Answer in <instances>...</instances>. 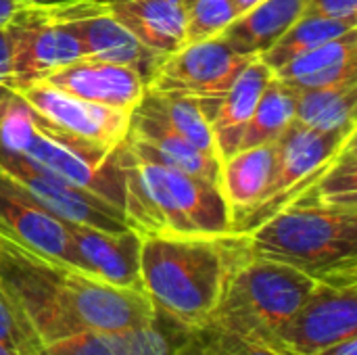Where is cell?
Returning <instances> with one entry per match:
<instances>
[{"instance_id":"484cf974","label":"cell","mask_w":357,"mask_h":355,"mask_svg":"<svg viewBox=\"0 0 357 355\" xmlns=\"http://www.w3.org/2000/svg\"><path fill=\"white\" fill-rule=\"evenodd\" d=\"M295 103L297 92L274 75L247 123L238 149L276 142L295 123Z\"/></svg>"},{"instance_id":"5bb4252c","label":"cell","mask_w":357,"mask_h":355,"mask_svg":"<svg viewBox=\"0 0 357 355\" xmlns=\"http://www.w3.org/2000/svg\"><path fill=\"white\" fill-rule=\"evenodd\" d=\"M192 333L157 312L149 324L75 335L42 345L33 355H180Z\"/></svg>"},{"instance_id":"4dcf8cb0","label":"cell","mask_w":357,"mask_h":355,"mask_svg":"<svg viewBox=\"0 0 357 355\" xmlns=\"http://www.w3.org/2000/svg\"><path fill=\"white\" fill-rule=\"evenodd\" d=\"M0 345L23 355H33L40 347L36 335L31 333L23 314L4 293L2 285H0Z\"/></svg>"},{"instance_id":"8d00e7d4","label":"cell","mask_w":357,"mask_h":355,"mask_svg":"<svg viewBox=\"0 0 357 355\" xmlns=\"http://www.w3.org/2000/svg\"><path fill=\"white\" fill-rule=\"evenodd\" d=\"M0 355H23V354H19V352H13V349H8V347L0 345Z\"/></svg>"},{"instance_id":"44dd1931","label":"cell","mask_w":357,"mask_h":355,"mask_svg":"<svg viewBox=\"0 0 357 355\" xmlns=\"http://www.w3.org/2000/svg\"><path fill=\"white\" fill-rule=\"evenodd\" d=\"M276 167V142L238 149L220 165V190L232 211L234 232L264 203Z\"/></svg>"},{"instance_id":"d6986e66","label":"cell","mask_w":357,"mask_h":355,"mask_svg":"<svg viewBox=\"0 0 357 355\" xmlns=\"http://www.w3.org/2000/svg\"><path fill=\"white\" fill-rule=\"evenodd\" d=\"M109 13L146 48L172 54L186 44V0H86Z\"/></svg>"},{"instance_id":"4316f807","label":"cell","mask_w":357,"mask_h":355,"mask_svg":"<svg viewBox=\"0 0 357 355\" xmlns=\"http://www.w3.org/2000/svg\"><path fill=\"white\" fill-rule=\"evenodd\" d=\"M357 29V23H345L337 19H326L320 15H303L299 21H295L284 36L274 42L264 54L261 61L274 71L280 65L293 61L299 54H305L318 46H322L328 40H335L347 31Z\"/></svg>"},{"instance_id":"1f68e13d","label":"cell","mask_w":357,"mask_h":355,"mask_svg":"<svg viewBox=\"0 0 357 355\" xmlns=\"http://www.w3.org/2000/svg\"><path fill=\"white\" fill-rule=\"evenodd\" d=\"M305 15H320L345 23H357V0H310Z\"/></svg>"},{"instance_id":"7a4b0ae2","label":"cell","mask_w":357,"mask_h":355,"mask_svg":"<svg viewBox=\"0 0 357 355\" xmlns=\"http://www.w3.org/2000/svg\"><path fill=\"white\" fill-rule=\"evenodd\" d=\"M140 234V287L153 310L190 331L203 328L230 272L249 253L245 234Z\"/></svg>"},{"instance_id":"d590c367","label":"cell","mask_w":357,"mask_h":355,"mask_svg":"<svg viewBox=\"0 0 357 355\" xmlns=\"http://www.w3.org/2000/svg\"><path fill=\"white\" fill-rule=\"evenodd\" d=\"M259 2H264V0H234L236 10H238V17H241V15H245L247 10H251L253 6H257Z\"/></svg>"},{"instance_id":"83f0119b","label":"cell","mask_w":357,"mask_h":355,"mask_svg":"<svg viewBox=\"0 0 357 355\" xmlns=\"http://www.w3.org/2000/svg\"><path fill=\"white\" fill-rule=\"evenodd\" d=\"M299 195L312 197L320 203L357 209V142L351 138L322 174Z\"/></svg>"},{"instance_id":"836d02e7","label":"cell","mask_w":357,"mask_h":355,"mask_svg":"<svg viewBox=\"0 0 357 355\" xmlns=\"http://www.w3.org/2000/svg\"><path fill=\"white\" fill-rule=\"evenodd\" d=\"M316 355H357V335L345 337L341 341H335L328 347L320 349Z\"/></svg>"},{"instance_id":"7c38bea8","label":"cell","mask_w":357,"mask_h":355,"mask_svg":"<svg viewBox=\"0 0 357 355\" xmlns=\"http://www.w3.org/2000/svg\"><path fill=\"white\" fill-rule=\"evenodd\" d=\"M38 13L46 19L65 23L82 42L86 56L126 65L136 73H140L146 80V84L151 82L157 67L165 59L163 54H157L151 48H146L117 19L92 6L90 2H82L59 10H38Z\"/></svg>"},{"instance_id":"5b68a950","label":"cell","mask_w":357,"mask_h":355,"mask_svg":"<svg viewBox=\"0 0 357 355\" xmlns=\"http://www.w3.org/2000/svg\"><path fill=\"white\" fill-rule=\"evenodd\" d=\"M316 280L291 266L247 253L230 272L218 308L203 328L264 345L301 310Z\"/></svg>"},{"instance_id":"9a60e30c","label":"cell","mask_w":357,"mask_h":355,"mask_svg":"<svg viewBox=\"0 0 357 355\" xmlns=\"http://www.w3.org/2000/svg\"><path fill=\"white\" fill-rule=\"evenodd\" d=\"M0 234L33 253L82 270L65 222L46 211L4 174H0Z\"/></svg>"},{"instance_id":"ac0fdd59","label":"cell","mask_w":357,"mask_h":355,"mask_svg":"<svg viewBox=\"0 0 357 355\" xmlns=\"http://www.w3.org/2000/svg\"><path fill=\"white\" fill-rule=\"evenodd\" d=\"M126 142L136 155L144 159L165 163L174 169H180L184 174L203 178L220 186L222 161L192 146L186 138H182L174 128H169L159 115H155L142 103H138V107L132 111Z\"/></svg>"},{"instance_id":"603a6c76","label":"cell","mask_w":357,"mask_h":355,"mask_svg":"<svg viewBox=\"0 0 357 355\" xmlns=\"http://www.w3.org/2000/svg\"><path fill=\"white\" fill-rule=\"evenodd\" d=\"M310 0H264L241 15L222 36L245 56H261L307 10Z\"/></svg>"},{"instance_id":"ba28073f","label":"cell","mask_w":357,"mask_h":355,"mask_svg":"<svg viewBox=\"0 0 357 355\" xmlns=\"http://www.w3.org/2000/svg\"><path fill=\"white\" fill-rule=\"evenodd\" d=\"M0 174L23 188L36 203L63 222L84 224L100 230L119 232L130 228L121 209L109 201L73 186L33 159L0 144Z\"/></svg>"},{"instance_id":"ffe728a7","label":"cell","mask_w":357,"mask_h":355,"mask_svg":"<svg viewBox=\"0 0 357 355\" xmlns=\"http://www.w3.org/2000/svg\"><path fill=\"white\" fill-rule=\"evenodd\" d=\"M272 77L274 71L261 61V56H253L234 77L224 96L213 105H207L220 161L238 151L247 123Z\"/></svg>"},{"instance_id":"8992f818","label":"cell","mask_w":357,"mask_h":355,"mask_svg":"<svg viewBox=\"0 0 357 355\" xmlns=\"http://www.w3.org/2000/svg\"><path fill=\"white\" fill-rule=\"evenodd\" d=\"M0 144L33 159L73 186L92 192L123 211V174L115 151H102L59 132L15 94L0 113Z\"/></svg>"},{"instance_id":"4fadbf2b","label":"cell","mask_w":357,"mask_h":355,"mask_svg":"<svg viewBox=\"0 0 357 355\" xmlns=\"http://www.w3.org/2000/svg\"><path fill=\"white\" fill-rule=\"evenodd\" d=\"M10 90L38 82L46 73L86 56L82 42L65 23L46 19L33 8H27L10 25Z\"/></svg>"},{"instance_id":"52a82bcc","label":"cell","mask_w":357,"mask_h":355,"mask_svg":"<svg viewBox=\"0 0 357 355\" xmlns=\"http://www.w3.org/2000/svg\"><path fill=\"white\" fill-rule=\"evenodd\" d=\"M356 136L357 128L345 132H316L293 123L276 140V167L264 203L245 220L236 232H247L272 216L278 207L287 205L299 192H303L335 159V155Z\"/></svg>"},{"instance_id":"7402d4cb","label":"cell","mask_w":357,"mask_h":355,"mask_svg":"<svg viewBox=\"0 0 357 355\" xmlns=\"http://www.w3.org/2000/svg\"><path fill=\"white\" fill-rule=\"evenodd\" d=\"M274 75L295 92L333 88L357 82V29L295 56L274 69Z\"/></svg>"},{"instance_id":"f1b7e54d","label":"cell","mask_w":357,"mask_h":355,"mask_svg":"<svg viewBox=\"0 0 357 355\" xmlns=\"http://www.w3.org/2000/svg\"><path fill=\"white\" fill-rule=\"evenodd\" d=\"M236 19L234 0H186V44L218 38Z\"/></svg>"},{"instance_id":"2e32d148","label":"cell","mask_w":357,"mask_h":355,"mask_svg":"<svg viewBox=\"0 0 357 355\" xmlns=\"http://www.w3.org/2000/svg\"><path fill=\"white\" fill-rule=\"evenodd\" d=\"M69 241L77 253L79 268L113 287L142 291L140 287V243L134 228L119 232L65 222Z\"/></svg>"},{"instance_id":"74e56055","label":"cell","mask_w":357,"mask_h":355,"mask_svg":"<svg viewBox=\"0 0 357 355\" xmlns=\"http://www.w3.org/2000/svg\"><path fill=\"white\" fill-rule=\"evenodd\" d=\"M276 352H278V349H276ZM280 354H282V355H297V354H289V352H280Z\"/></svg>"},{"instance_id":"e0dca14e","label":"cell","mask_w":357,"mask_h":355,"mask_svg":"<svg viewBox=\"0 0 357 355\" xmlns=\"http://www.w3.org/2000/svg\"><path fill=\"white\" fill-rule=\"evenodd\" d=\"M38 82H46L73 96L119 111H134L146 92V80L140 73L126 65L94 56H82L46 73Z\"/></svg>"},{"instance_id":"d4e9b609","label":"cell","mask_w":357,"mask_h":355,"mask_svg":"<svg viewBox=\"0 0 357 355\" xmlns=\"http://www.w3.org/2000/svg\"><path fill=\"white\" fill-rule=\"evenodd\" d=\"M140 103L146 109H151L155 115H159L169 128H174L192 146L220 159L218 149H215L213 130H211L209 111H207L205 103H201L192 96L153 92V90H146Z\"/></svg>"},{"instance_id":"8fae6325","label":"cell","mask_w":357,"mask_h":355,"mask_svg":"<svg viewBox=\"0 0 357 355\" xmlns=\"http://www.w3.org/2000/svg\"><path fill=\"white\" fill-rule=\"evenodd\" d=\"M351 335H357V282H316L301 310L276 333L272 347L316 355Z\"/></svg>"},{"instance_id":"277c9868","label":"cell","mask_w":357,"mask_h":355,"mask_svg":"<svg viewBox=\"0 0 357 355\" xmlns=\"http://www.w3.org/2000/svg\"><path fill=\"white\" fill-rule=\"evenodd\" d=\"M115 157L123 174V213L130 228L190 236L234 232L232 211L218 184L144 159L126 140Z\"/></svg>"},{"instance_id":"f546056e","label":"cell","mask_w":357,"mask_h":355,"mask_svg":"<svg viewBox=\"0 0 357 355\" xmlns=\"http://www.w3.org/2000/svg\"><path fill=\"white\" fill-rule=\"evenodd\" d=\"M180 355H282L270 345L243 339L230 333L199 328Z\"/></svg>"},{"instance_id":"6da1fadb","label":"cell","mask_w":357,"mask_h":355,"mask_svg":"<svg viewBox=\"0 0 357 355\" xmlns=\"http://www.w3.org/2000/svg\"><path fill=\"white\" fill-rule=\"evenodd\" d=\"M0 285L40 347L84 333L142 326L157 314L142 291L107 285L2 234Z\"/></svg>"},{"instance_id":"3957f363","label":"cell","mask_w":357,"mask_h":355,"mask_svg":"<svg viewBox=\"0 0 357 355\" xmlns=\"http://www.w3.org/2000/svg\"><path fill=\"white\" fill-rule=\"evenodd\" d=\"M241 234L251 255L291 266L316 282H357V209L297 195Z\"/></svg>"},{"instance_id":"e575fe53","label":"cell","mask_w":357,"mask_h":355,"mask_svg":"<svg viewBox=\"0 0 357 355\" xmlns=\"http://www.w3.org/2000/svg\"><path fill=\"white\" fill-rule=\"evenodd\" d=\"M17 2L27 8H36V10H59V8L82 4L86 0H17Z\"/></svg>"},{"instance_id":"cb8c5ba5","label":"cell","mask_w":357,"mask_h":355,"mask_svg":"<svg viewBox=\"0 0 357 355\" xmlns=\"http://www.w3.org/2000/svg\"><path fill=\"white\" fill-rule=\"evenodd\" d=\"M295 123L316 132H345L357 128V82L333 88L299 90Z\"/></svg>"},{"instance_id":"9c48e42d","label":"cell","mask_w":357,"mask_h":355,"mask_svg":"<svg viewBox=\"0 0 357 355\" xmlns=\"http://www.w3.org/2000/svg\"><path fill=\"white\" fill-rule=\"evenodd\" d=\"M251 59L234 50L224 36L188 42L161 61L146 90L192 96L213 105Z\"/></svg>"},{"instance_id":"d6a6232c","label":"cell","mask_w":357,"mask_h":355,"mask_svg":"<svg viewBox=\"0 0 357 355\" xmlns=\"http://www.w3.org/2000/svg\"><path fill=\"white\" fill-rule=\"evenodd\" d=\"M27 6L17 0H0V27H8L25 15Z\"/></svg>"},{"instance_id":"30bf717a","label":"cell","mask_w":357,"mask_h":355,"mask_svg":"<svg viewBox=\"0 0 357 355\" xmlns=\"http://www.w3.org/2000/svg\"><path fill=\"white\" fill-rule=\"evenodd\" d=\"M13 94L48 126L102 151H115L128 136L132 111L84 100L46 82L17 86Z\"/></svg>"}]
</instances>
